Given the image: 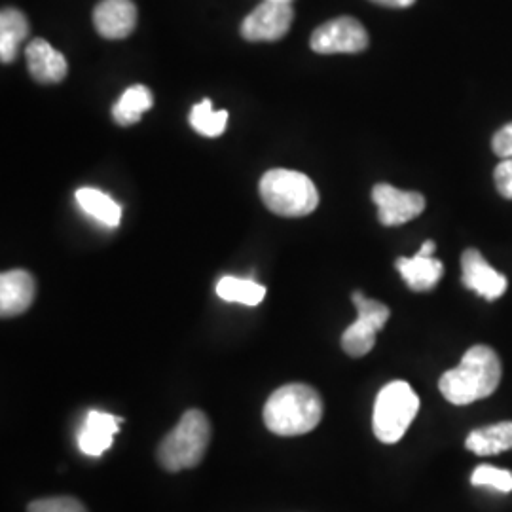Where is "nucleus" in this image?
I'll return each instance as SVG.
<instances>
[{
	"instance_id": "1",
	"label": "nucleus",
	"mask_w": 512,
	"mask_h": 512,
	"mask_svg": "<svg viewBox=\"0 0 512 512\" xmlns=\"http://www.w3.org/2000/svg\"><path fill=\"white\" fill-rule=\"evenodd\" d=\"M501 361L494 349L473 346L456 368L440 378L439 389L448 403L456 406L476 403L494 393L501 382Z\"/></svg>"
},
{
	"instance_id": "2",
	"label": "nucleus",
	"mask_w": 512,
	"mask_h": 512,
	"mask_svg": "<svg viewBox=\"0 0 512 512\" xmlns=\"http://www.w3.org/2000/svg\"><path fill=\"white\" fill-rule=\"evenodd\" d=\"M323 418L321 395L306 384L275 389L264 406V423L279 437H300L313 431Z\"/></svg>"
},
{
	"instance_id": "3",
	"label": "nucleus",
	"mask_w": 512,
	"mask_h": 512,
	"mask_svg": "<svg viewBox=\"0 0 512 512\" xmlns=\"http://www.w3.org/2000/svg\"><path fill=\"white\" fill-rule=\"evenodd\" d=\"M260 198L279 217L298 219L319 205V192L308 175L291 169H272L260 179Z\"/></svg>"
},
{
	"instance_id": "4",
	"label": "nucleus",
	"mask_w": 512,
	"mask_h": 512,
	"mask_svg": "<svg viewBox=\"0 0 512 512\" xmlns=\"http://www.w3.org/2000/svg\"><path fill=\"white\" fill-rule=\"evenodd\" d=\"M211 440V423L202 410H188L158 446V461L169 473L194 469L202 463Z\"/></svg>"
},
{
	"instance_id": "5",
	"label": "nucleus",
	"mask_w": 512,
	"mask_h": 512,
	"mask_svg": "<svg viewBox=\"0 0 512 512\" xmlns=\"http://www.w3.org/2000/svg\"><path fill=\"white\" fill-rule=\"evenodd\" d=\"M420 410L416 391L406 382H391L378 393L372 414V429L378 440L395 444L403 439Z\"/></svg>"
},
{
	"instance_id": "6",
	"label": "nucleus",
	"mask_w": 512,
	"mask_h": 512,
	"mask_svg": "<svg viewBox=\"0 0 512 512\" xmlns=\"http://www.w3.org/2000/svg\"><path fill=\"white\" fill-rule=\"evenodd\" d=\"M353 304L357 308V321L344 332L342 348L349 357H365L376 346V334L384 329L391 311L363 293H353Z\"/></svg>"
},
{
	"instance_id": "7",
	"label": "nucleus",
	"mask_w": 512,
	"mask_h": 512,
	"mask_svg": "<svg viewBox=\"0 0 512 512\" xmlns=\"http://www.w3.org/2000/svg\"><path fill=\"white\" fill-rule=\"evenodd\" d=\"M368 33L359 19H330L317 27L310 38V48L315 54H359L368 48Z\"/></svg>"
},
{
	"instance_id": "8",
	"label": "nucleus",
	"mask_w": 512,
	"mask_h": 512,
	"mask_svg": "<svg viewBox=\"0 0 512 512\" xmlns=\"http://www.w3.org/2000/svg\"><path fill=\"white\" fill-rule=\"evenodd\" d=\"M293 19V4L262 2L243 19L239 31L249 42H275L289 33Z\"/></svg>"
},
{
	"instance_id": "9",
	"label": "nucleus",
	"mask_w": 512,
	"mask_h": 512,
	"mask_svg": "<svg viewBox=\"0 0 512 512\" xmlns=\"http://www.w3.org/2000/svg\"><path fill=\"white\" fill-rule=\"evenodd\" d=\"M372 200L378 207V219L384 226H401L425 209V198L418 192L399 190L391 184H376L372 188Z\"/></svg>"
},
{
	"instance_id": "10",
	"label": "nucleus",
	"mask_w": 512,
	"mask_h": 512,
	"mask_svg": "<svg viewBox=\"0 0 512 512\" xmlns=\"http://www.w3.org/2000/svg\"><path fill=\"white\" fill-rule=\"evenodd\" d=\"M461 281L469 291L488 302L501 298L509 287L507 277L490 266V262L476 249H467L461 255Z\"/></svg>"
},
{
	"instance_id": "11",
	"label": "nucleus",
	"mask_w": 512,
	"mask_h": 512,
	"mask_svg": "<svg viewBox=\"0 0 512 512\" xmlns=\"http://www.w3.org/2000/svg\"><path fill=\"white\" fill-rule=\"evenodd\" d=\"M93 25L103 38H128L137 25V8L133 0H101L93 10Z\"/></svg>"
},
{
	"instance_id": "12",
	"label": "nucleus",
	"mask_w": 512,
	"mask_h": 512,
	"mask_svg": "<svg viewBox=\"0 0 512 512\" xmlns=\"http://www.w3.org/2000/svg\"><path fill=\"white\" fill-rule=\"evenodd\" d=\"M27 67L40 84H59L69 73L67 59L44 38H35L25 48Z\"/></svg>"
},
{
	"instance_id": "13",
	"label": "nucleus",
	"mask_w": 512,
	"mask_h": 512,
	"mask_svg": "<svg viewBox=\"0 0 512 512\" xmlns=\"http://www.w3.org/2000/svg\"><path fill=\"white\" fill-rule=\"evenodd\" d=\"M37 294L35 277L25 270L0 275V315L16 317L31 308Z\"/></svg>"
},
{
	"instance_id": "14",
	"label": "nucleus",
	"mask_w": 512,
	"mask_h": 512,
	"mask_svg": "<svg viewBox=\"0 0 512 512\" xmlns=\"http://www.w3.org/2000/svg\"><path fill=\"white\" fill-rule=\"evenodd\" d=\"M122 421V418H116L107 412L90 410L86 416V423L78 435L80 450L92 458L103 456L112 446L114 437L118 435Z\"/></svg>"
},
{
	"instance_id": "15",
	"label": "nucleus",
	"mask_w": 512,
	"mask_h": 512,
	"mask_svg": "<svg viewBox=\"0 0 512 512\" xmlns=\"http://www.w3.org/2000/svg\"><path fill=\"white\" fill-rule=\"evenodd\" d=\"M395 266L399 274L403 275L406 285L416 293L433 291L444 274V264L439 258L423 256L420 253L412 258H397Z\"/></svg>"
},
{
	"instance_id": "16",
	"label": "nucleus",
	"mask_w": 512,
	"mask_h": 512,
	"mask_svg": "<svg viewBox=\"0 0 512 512\" xmlns=\"http://www.w3.org/2000/svg\"><path fill=\"white\" fill-rule=\"evenodd\" d=\"M465 446L476 456H495L512 450V421L475 429L465 440Z\"/></svg>"
},
{
	"instance_id": "17",
	"label": "nucleus",
	"mask_w": 512,
	"mask_h": 512,
	"mask_svg": "<svg viewBox=\"0 0 512 512\" xmlns=\"http://www.w3.org/2000/svg\"><path fill=\"white\" fill-rule=\"evenodd\" d=\"M29 35V21L16 8H4L0 14V59L12 63L19 54V46Z\"/></svg>"
},
{
	"instance_id": "18",
	"label": "nucleus",
	"mask_w": 512,
	"mask_h": 512,
	"mask_svg": "<svg viewBox=\"0 0 512 512\" xmlns=\"http://www.w3.org/2000/svg\"><path fill=\"white\" fill-rule=\"evenodd\" d=\"M76 202L80 205V209L90 215L92 219L109 226V228H116L120 226L122 220V207L110 198L109 194L97 190V188H78L76 190Z\"/></svg>"
},
{
	"instance_id": "19",
	"label": "nucleus",
	"mask_w": 512,
	"mask_h": 512,
	"mask_svg": "<svg viewBox=\"0 0 512 512\" xmlns=\"http://www.w3.org/2000/svg\"><path fill=\"white\" fill-rule=\"evenodd\" d=\"M152 105H154L152 92L148 90L147 86L137 84L122 93L118 103L112 107V118L118 126L128 128V126L137 124L143 118V114L152 109Z\"/></svg>"
},
{
	"instance_id": "20",
	"label": "nucleus",
	"mask_w": 512,
	"mask_h": 512,
	"mask_svg": "<svg viewBox=\"0 0 512 512\" xmlns=\"http://www.w3.org/2000/svg\"><path fill=\"white\" fill-rule=\"evenodd\" d=\"M217 294L224 302H236L243 306H258L266 296V287H262L253 279L226 275L217 283Z\"/></svg>"
},
{
	"instance_id": "21",
	"label": "nucleus",
	"mask_w": 512,
	"mask_h": 512,
	"mask_svg": "<svg viewBox=\"0 0 512 512\" xmlns=\"http://www.w3.org/2000/svg\"><path fill=\"white\" fill-rule=\"evenodd\" d=\"M188 120L203 137H220L228 124V110H213L211 99H203L192 107Z\"/></svg>"
},
{
	"instance_id": "22",
	"label": "nucleus",
	"mask_w": 512,
	"mask_h": 512,
	"mask_svg": "<svg viewBox=\"0 0 512 512\" xmlns=\"http://www.w3.org/2000/svg\"><path fill=\"white\" fill-rule=\"evenodd\" d=\"M471 484L476 488H490L501 494L512 492V473L492 465H480L473 471Z\"/></svg>"
},
{
	"instance_id": "23",
	"label": "nucleus",
	"mask_w": 512,
	"mask_h": 512,
	"mask_svg": "<svg viewBox=\"0 0 512 512\" xmlns=\"http://www.w3.org/2000/svg\"><path fill=\"white\" fill-rule=\"evenodd\" d=\"M27 512H88L86 507L74 499V497H46V499H37L33 501Z\"/></svg>"
},
{
	"instance_id": "24",
	"label": "nucleus",
	"mask_w": 512,
	"mask_h": 512,
	"mask_svg": "<svg viewBox=\"0 0 512 512\" xmlns=\"http://www.w3.org/2000/svg\"><path fill=\"white\" fill-rule=\"evenodd\" d=\"M494 181L499 194L507 200H512V158L501 160L495 167Z\"/></svg>"
},
{
	"instance_id": "25",
	"label": "nucleus",
	"mask_w": 512,
	"mask_h": 512,
	"mask_svg": "<svg viewBox=\"0 0 512 512\" xmlns=\"http://www.w3.org/2000/svg\"><path fill=\"white\" fill-rule=\"evenodd\" d=\"M492 148H494L495 156H499L501 160L512 158V122L499 129L492 139Z\"/></svg>"
},
{
	"instance_id": "26",
	"label": "nucleus",
	"mask_w": 512,
	"mask_h": 512,
	"mask_svg": "<svg viewBox=\"0 0 512 512\" xmlns=\"http://www.w3.org/2000/svg\"><path fill=\"white\" fill-rule=\"evenodd\" d=\"M372 2H376V4H380V6H387V8H408V6H412L416 0H372Z\"/></svg>"
},
{
	"instance_id": "27",
	"label": "nucleus",
	"mask_w": 512,
	"mask_h": 512,
	"mask_svg": "<svg viewBox=\"0 0 512 512\" xmlns=\"http://www.w3.org/2000/svg\"><path fill=\"white\" fill-rule=\"evenodd\" d=\"M435 251H437V243H435L433 239H427V241L421 245V249L418 253L423 256H433L435 255Z\"/></svg>"
},
{
	"instance_id": "28",
	"label": "nucleus",
	"mask_w": 512,
	"mask_h": 512,
	"mask_svg": "<svg viewBox=\"0 0 512 512\" xmlns=\"http://www.w3.org/2000/svg\"><path fill=\"white\" fill-rule=\"evenodd\" d=\"M264 2H285V4H293L294 0H264Z\"/></svg>"
}]
</instances>
